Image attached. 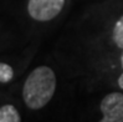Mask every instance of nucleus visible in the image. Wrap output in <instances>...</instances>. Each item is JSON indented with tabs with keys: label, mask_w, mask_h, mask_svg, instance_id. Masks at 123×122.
Wrapping results in <instances>:
<instances>
[{
	"label": "nucleus",
	"mask_w": 123,
	"mask_h": 122,
	"mask_svg": "<svg viewBox=\"0 0 123 122\" xmlns=\"http://www.w3.org/2000/svg\"><path fill=\"white\" fill-rule=\"evenodd\" d=\"M20 120V115L14 106L5 105L0 109V122H19Z\"/></svg>",
	"instance_id": "nucleus-4"
},
{
	"label": "nucleus",
	"mask_w": 123,
	"mask_h": 122,
	"mask_svg": "<svg viewBox=\"0 0 123 122\" xmlns=\"http://www.w3.org/2000/svg\"><path fill=\"white\" fill-rule=\"evenodd\" d=\"M14 77V71L12 67L8 64H4V62H0V82L6 83L11 81V78Z\"/></svg>",
	"instance_id": "nucleus-6"
},
{
	"label": "nucleus",
	"mask_w": 123,
	"mask_h": 122,
	"mask_svg": "<svg viewBox=\"0 0 123 122\" xmlns=\"http://www.w3.org/2000/svg\"><path fill=\"white\" fill-rule=\"evenodd\" d=\"M63 4L65 0H29L27 11L34 20L49 21L61 13Z\"/></svg>",
	"instance_id": "nucleus-2"
},
{
	"label": "nucleus",
	"mask_w": 123,
	"mask_h": 122,
	"mask_svg": "<svg viewBox=\"0 0 123 122\" xmlns=\"http://www.w3.org/2000/svg\"><path fill=\"white\" fill-rule=\"evenodd\" d=\"M55 72L49 66H39L29 75L24 83V101L31 110H39L50 102L55 94Z\"/></svg>",
	"instance_id": "nucleus-1"
},
{
	"label": "nucleus",
	"mask_w": 123,
	"mask_h": 122,
	"mask_svg": "<svg viewBox=\"0 0 123 122\" xmlns=\"http://www.w3.org/2000/svg\"><path fill=\"white\" fill-rule=\"evenodd\" d=\"M103 113L102 122H123V95L112 92L103 97L99 105Z\"/></svg>",
	"instance_id": "nucleus-3"
},
{
	"label": "nucleus",
	"mask_w": 123,
	"mask_h": 122,
	"mask_svg": "<svg viewBox=\"0 0 123 122\" xmlns=\"http://www.w3.org/2000/svg\"><path fill=\"white\" fill-rule=\"evenodd\" d=\"M118 86H119V87L123 90V74L118 77Z\"/></svg>",
	"instance_id": "nucleus-7"
},
{
	"label": "nucleus",
	"mask_w": 123,
	"mask_h": 122,
	"mask_svg": "<svg viewBox=\"0 0 123 122\" xmlns=\"http://www.w3.org/2000/svg\"><path fill=\"white\" fill-rule=\"evenodd\" d=\"M112 38L119 49H123V15L117 20L114 27H113V32H112Z\"/></svg>",
	"instance_id": "nucleus-5"
},
{
	"label": "nucleus",
	"mask_w": 123,
	"mask_h": 122,
	"mask_svg": "<svg viewBox=\"0 0 123 122\" xmlns=\"http://www.w3.org/2000/svg\"><path fill=\"white\" fill-rule=\"evenodd\" d=\"M121 66H122V69H123V52H122V55H121Z\"/></svg>",
	"instance_id": "nucleus-8"
}]
</instances>
